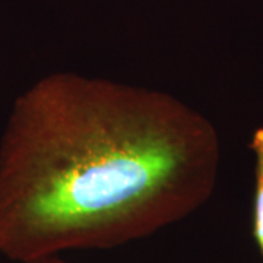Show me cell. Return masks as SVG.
Segmentation results:
<instances>
[{"instance_id": "cell-1", "label": "cell", "mask_w": 263, "mask_h": 263, "mask_svg": "<svg viewBox=\"0 0 263 263\" xmlns=\"http://www.w3.org/2000/svg\"><path fill=\"white\" fill-rule=\"evenodd\" d=\"M215 129L173 95L57 72L21 94L0 142V254L113 249L211 196Z\"/></svg>"}, {"instance_id": "cell-2", "label": "cell", "mask_w": 263, "mask_h": 263, "mask_svg": "<svg viewBox=\"0 0 263 263\" xmlns=\"http://www.w3.org/2000/svg\"><path fill=\"white\" fill-rule=\"evenodd\" d=\"M252 149L256 155V190L253 206V235L263 257V127L257 129L252 141Z\"/></svg>"}, {"instance_id": "cell-3", "label": "cell", "mask_w": 263, "mask_h": 263, "mask_svg": "<svg viewBox=\"0 0 263 263\" xmlns=\"http://www.w3.org/2000/svg\"><path fill=\"white\" fill-rule=\"evenodd\" d=\"M29 263H69L63 260V259H60L57 254H51V256H46V257H41V259H35V260H32V262Z\"/></svg>"}]
</instances>
